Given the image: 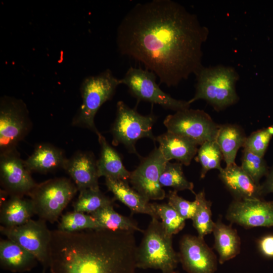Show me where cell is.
I'll list each match as a JSON object with an SVG mask.
<instances>
[{
    "label": "cell",
    "instance_id": "6da1fadb",
    "mask_svg": "<svg viewBox=\"0 0 273 273\" xmlns=\"http://www.w3.org/2000/svg\"><path fill=\"white\" fill-rule=\"evenodd\" d=\"M209 34L196 15L170 0L135 5L118 26L120 54L142 63L160 84L175 86L202 68V47Z\"/></svg>",
    "mask_w": 273,
    "mask_h": 273
},
{
    "label": "cell",
    "instance_id": "7a4b0ae2",
    "mask_svg": "<svg viewBox=\"0 0 273 273\" xmlns=\"http://www.w3.org/2000/svg\"><path fill=\"white\" fill-rule=\"evenodd\" d=\"M134 232L90 229L51 232V273H135Z\"/></svg>",
    "mask_w": 273,
    "mask_h": 273
},
{
    "label": "cell",
    "instance_id": "3957f363",
    "mask_svg": "<svg viewBox=\"0 0 273 273\" xmlns=\"http://www.w3.org/2000/svg\"><path fill=\"white\" fill-rule=\"evenodd\" d=\"M179 263L178 254L172 245V236L166 233L158 218L152 217L137 248L136 267L167 273L175 270Z\"/></svg>",
    "mask_w": 273,
    "mask_h": 273
},
{
    "label": "cell",
    "instance_id": "277c9868",
    "mask_svg": "<svg viewBox=\"0 0 273 273\" xmlns=\"http://www.w3.org/2000/svg\"><path fill=\"white\" fill-rule=\"evenodd\" d=\"M196 76V92L188 101L190 104L204 100L220 111L239 101L236 84L239 76L234 68L223 65L203 66Z\"/></svg>",
    "mask_w": 273,
    "mask_h": 273
},
{
    "label": "cell",
    "instance_id": "5b68a950",
    "mask_svg": "<svg viewBox=\"0 0 273 273\" xmlns=\"http://www.w3.org/2000/svg\"><path fill=\"white\" fill-rule=\"evenodd\" d=\"M120 84L121 80L109 69L84 78L80 86L82 102L72 124L88 128L98 135L100 132L94 122L96 114L104 103L112 98Z\"/></svg>",
    "mask_w": 273,
    "mask_h": 273
},
{
    "label": "cell",
    "instance_id": "8992f818",
    "mask_svg": "<svg viewBox=\"0 0 273 273\" xmlns=\"http://www.w3.org/2000/svg\"><path fill=\"white\" fill-rule=\"evenodd\" d=\"M70 179L59 177L37 184L29 195L35 214L39 218L53 223L78 192Z\"/></svg>",
    "mask_w": 273,
    "mask_h": 273
},
{
    "label": "cell",
    "instance_id": "52a82bcc",
    "mask_svg": "<svg viewBox=\"0 0 273 273\" xmlns=\"http://www.w3.org/2000/svg\"><path fill=\"white\" fill-rule=\"evenodd\" d=\"M156 119L152 113L141 115L123 102L118 101L116 118L111 128L112 144H122L129 152L138 155L135 148L138 140L147 138L156 141L152 131Z\"/></svg>",
    "mask_w": 273,
    "mask_h": 273
},
{
    "label": "cell",
    "instance_id": "ba28073f",
    "mask_svg": "<svg viewBox=\"0 0 273 273\" xmlns=\"http://www.w3.org/2000/svg\"><path fill=\"white\" fill-rule=\"evenodd\" d=\"M32 122L26 104L20 99L5 96L0 102V155L16 150L30 132Z\"/></svg>",
    "mask_w": 273,
    "mask_h": 273
},
{
    "label": "cell",
    "instance_id": "9c48e42d",
    "mask_svg": "<svg viewBox=\"0 0 273 273\" xmlns=\"http://www.w3.org/2000/svg\"><path fill=\"white\" fill-rule=\"evenodd\" d=\"M163 123L167 131L185 137L198 146L216 140L220 126L203 110L190 108L167 115Z\"/></svg>",
    "mask_w": 273,
    "mask_h": 273
},
{
    "label": "cell",
    "instance_id": "30bf717a",
    "mask_svg": "<svg viewBox=\"0 0 273 273\" xmlns=\"http://www.w3.org/2000/svg\"><path fill=\"white\" fill-rule=\"evenodd\" d=\"M156 77L154 73L147 69L131 67L120 80L121 84L126 85L130 95L139 101L158 104L175 111L190 108L189 101L173 98L161 90L156 82Z\"/></svg>",
    "mask_w": 273,
    "mask_h": 273
},
{
    "label": "cell",
    "instance_id": "8fae6325",
    "mask_svg": "<svg viewBox=\"0 0 273 273\" xmlns=\"http://www.w3.org/2000/svg\"><path fill=\"white\" fill-rule=\"evenodd\" d=\"M51 232L46 221L31 219L22 225L11 228L0 226L1 234L17 243L33 255L46 269L49 265Z\"/></svg>",
    "mask_w": 273,
    "mask_h": 273
},
{
    "label": "cell",
    "instance_id": "7c38bea8",
    "mask_svg": "<svg viewBox=\"0 0 273 273\" xmlns=\"http://www.w3.org/2000/svg\"><path fill=\"white\" fill-rule=\"evenodd\" d=\"M159 149L155 148L132 172L128 181L132 188L148 200H161L166 197L159 179L166 163Z\"/></svg>",
    "mask_w": 273,
    "mask_h": 273
},
{
    "label": "cell",
    "instance_id": "4fadbf2b",
    "mask_svg": "<svg viewBox=\"0 0 273 273\" xmlns=\"http://www.w3.org/2000/svg\"><path fill=\"white\" fill-rule=\"evenodd\" d=\"M0 183L10 197L29 196L37 185L16 150L0 155Z\"/></svg>",
    "mask_w": 273,
    "mask_h": 273
},
{
    "label": "cell",
    "instance_id": "5bb4252c",
    "mask_svg": "<svg viewBox=\"0 0 273 273\" xmlns=\"http://www.w3.org/2000/svg\"><path fill=\"white\" fill-rule=\"evenodd\" d=\"M225 218L245 229L273 226V201L262 199H236L230 204Z\"/></svg>",
    "mask_w": 273,
    "mask_h": 273
},
{
    "label": "cell",
    "instance_id": "9a60e30c",
    "mask_svg": "<svg viewBox=\"0 0 273 273\" xmlns=\"http://www.w3.org/2000/svg\"><path fill=\"white\" fill-rule=\"evenodd\" d=\"M179 263L187 273H214L217 259L204 239L191 235H184L179 241Z\"/></svg>",
    "mask_w": 273,
    "mask_h": 273
},
{
    "label": "cell",
    "instance_id": "2e32d148",
    "mask_svg": "<svg viewBox=\"0 0 273 273\" xmlns=\"http://www.w3.org/2000/svg\"><path fill=\"white\" fill-rule=\"evenodd\" d=\"M63 169L70 175L79 192L87 189H100L97 160L92 152H76L70 158H67Z\"/></svg>",
    "mask_w": 273,
    "mask_h": 273
},
{
    "label": "cell",
    "instance_id": "e0dca14e",
    "mask_svg": "<svg viewBox=\"0 0 273 273\" xmlns=\"http://www.w3.org/2000/svg\"><path fill=\"white\" fill-rule=\"evenodd\" d=\"M219 177L236 199H262L261 184L256 183L236 163L222 168Z\"/></svg>",
    "mask_w": 273,
    "mask_h": 273
},
{
    "label": "cell",
    "instance_id": "ac0fdd59",
    "mask_svg": "<svg viewBox=\"0 0 273 273\" xmlns=\"http://www.w3.org/2000/svg\"><path fill=\"white\" fill-rule=\"evenodd\" d=\"M156 141L167 162L175 159L186 166L190 164L198 149V145L193 141L167 131L157 136Z\"/></svg>",
    "mask_w": 273,
    "mask_h": 273
},
{
    "label": "cell",
    "instance_id": "d6986e66",
    "mask_svg": "<svg viewBox=\"0 0 273 273\" xmlns=\"http://www.w3.org/2000/svg\"><path fill=\"white\" fill-rule=\"evenodd\" d=\"M66 158L62 150L49 144L38 145L32 154L24 161L31 173H47L64 167Z\"/></svg>",
    "mask_w": 273,
    "mask_h": 273
},
{
    "label": "cell",
    "instance_id": "ffe728a7",
    "mask_svg": "<svg viewBox=\"0 0 273 273\" xmlns=\"http://www.w3.org/2000/svg\"><path fill=\"white\" fill-rule=\"evenodd\" d=\"M31 253L15 242L7 239L0 241V264L2 268L13 272L31 270L38 262Z\"/></svg>",
    "mask_w": 273,
    "mask_h": 273
},
{
    "label": "cell",
    "instance_id": "44dd1931",
    "mask_svg": "<svg viewBox=\"0 0 273 273\" xmlns=\"http://www.w3.org/2000/svg\"><path fill=\"white\" fill-rule=\"evenodd\" d=\"M105 182L114 199L128 207L132 213L146 214L158 218L149 200L131 188L128 180L105 178Z\"/></svg>",
    "mask_w": 273,
    "mask_h": 273
},
{
    "label": "cell",
    "instance_id": "7402d4cb",
    "mask_svg": "<svg viewBox=\"0 0 273 273\" xmlns=\"http://www.w3.org/2000/svg\"><path fill=\"white\" fill-rule=\"evenodd\" d=\"M98 137L101 148L100 157L97 160L99 177L128 181L130 172L125 167L119 153L100 132Z\"/></svg>",
    "mask_w": 273,
    "mask_h": 273
},
{
    "label": "cell",
    "instance_id": "603a6c76",
    "mask_svg": "<svg viewBox=\"0 0 273 273\" xmlns=\"http://www.w3.org/2000/svg\"><path fill=\"white\" fill-rule=\"evenodd\" d=\"M212 233L214 238L213 248L219 255L218 262L220 264L240 253L241 240L237 230L223 223L221 218L215 222Z\"/></svg>",
    "mask_w": 273,
    "mask_h": 273
},
{
    "label": "cell",
    "instance_id": "cb8c5ba5",
    "mask_svg": "<svg viewBox=\"0 0 273 273\" xmlns=\"http://www.w3.org/2000/svg\"><path fill=\"white\" fill-rule=\"evenodd\" d=\"M35 214L30 199L20 197H10L1 203L0 222L7 228L19 226L25 223Z\"/></svg>",
    "mask_w": 273,
    "mask_h": 273
},
{
    "label": "cell",
    "instance_id": "d4e9b609",
    "mask_svg": "<svg viewBox=\"0 0 273 273\" xmlns=\"http://www.w3.org/2000/svg\"><path fill=\"white\" fill-rule=\"evenodd\" d=\"M247 136L237 124L220 125L216 141L221 151L226 166L235 163L237 153L244 146Z\"/></svg>",
    "mask_w": 273,
    "mask_h": 273
},
{
    "label": "cell",
    "instance_id": "484cf974",
    "mask_svg": "<svg viewBox=\"0 0 273 273\" xmlns=\"http://www.w3.org/2000/svg\"><path fill=\"white\" fill-rule=\"evenodd\" d=\"M90 215L103 229L142 233L144 231L138 226L134 220L116 212L113 204L104 207Z\"/></svg>",
    "mask_w": 273,
    "mask_h": 273
},
{
    "label": "cell",
    "instance_id": "4316f807",
    "mask_svg": "<svg viewBox=\"0 0 273 273\" xmlns=\"http://www.w3.org/2000/svg\"><path fill=\"white\" fill-rule=\"evenodd\" d=\"M197 206L192 218L193 225L198 233V236L204 237L213 232L215 222L212 219L211 202L206 199L205 193L202 190L195 194Z\"/></svg>",
    "mask_w": 273,
    "mask_h": 273
},
{
    "label": "cell",
    "instance_id": "83f0119b",
    "mask_svg": "<svg viewBox=\"0 0 273 273\" xmlns=\"http://www.w3.org/2000/svg\"><path fill=\"white\" fill-rule=\"evenodd\" d=\"M182 166L178 162H166L160 176V184L162 188L171 187L177 192L188 190L195 195L194 184L187 179Z\"/></svg>",
    "mask_w": 273,
    "mask_h": 273
},
{
    "label": "cell",
    "instance_id": "f1b7e54d",
    "mask_svg": "<svg viewBox=\"0 0 273 273\" xmlns=\"http://www.w3.org/2000/svg\"><path fill=\"white\" fill-rule=\"evenodd\" d=\"M79 192L73 203V211L90 214L98 210L113 204V200L100 190L87 189Z\"/></svg>",
    "mask_w": 273,
    "mask_h": 273
},
{
    "label": "cell",
    "instance_id": "f546056e",
    "mask_svg": "<svg viewBox=\"0 0 273 273\" xmlns=\"http://www.w3.org/2000/svg\"><path fill=\"white\" fill-rule=\"evenodd\" d=\"M222 159L223 156L216 140L206 141L200 146L195 160L201 166L200 178H204L210 170H221Z\"/></svg>",
    "mask_w": 273,
    "mask_h": 273
},
{
    "label": "cell",
    "instance_id": "4dcf8cb0",
    "mask_svg": "<svg viewBox=\"0 0 273 273\" xmlns=\"http://www.w3.org/2000/svg\"><path fill=\"white\" fill-rule=\"evenodd\" d=\"M58 228V230L66 232L103 229L90 214L75 211L62 215Z\"/></svg>",
    "mask_w": 273,
    "mask_h": 273
},
{
    "label": "cell",
    "instance_id": "1f68e13d",
    "mask_svg": "<svg viewBox=\"0 0 273 273\" xmlns=\"http://www.w3.org/2000/svg\"><path fill=\"white\" fill-rule=\"evenodd\" d=\"M151 204L157 217L161 219L162 225L168 235L172 236L184 229L186 220L168 203Z\"/></svg>",
    "mask_w": 273,
    "mask_h": 273
},
{
    "label": "cell",
    "instance_id": "d6a6232c",
    "mask_svg": "<svg viewBox=\"0 0 273 273\" xmlns=\"http://www.w3.org/2000/svg\"><path fill=\"white\" fill-rule=\"evenodd\" d=\"M240 166L256 183L258 184H260V179L267 175L269 169L263 157L254 154L245 148L243 150Z\"/></svg>",
    "mask_w": 273,
    "mask_h": 273
},
{
    "label": "cell",
    "instance_id": "836d02e7",
    "mask_svg": "<svg viewBox=\"0 0 273 273\" xmlns=\"http://www.w3.org/2000/svg\"><path fill=\"white\" fill-rule=\"evenodd\" d=\"M272 136L268 127L258 129L246 138L243 148L263 157Z\"/></svg>",
    "mask_w": 273,
    "mask_h": 273
},
{
    "label": "cell",
    "instance_id": "e575fe53",
    "mask_svg": "<svg viewBox=\"0 0 273 273\" xmlns=\"http://www.w3.org/2000/svg\"><path fill=\"white\" fill-rule=\"evenodd\" d=\"M168 203L185 220L192 219L196 210L197 201H188L177 194L174 190L170 191L167 195Z\"/></svg>",
    "mask_w": 273,
    "mask_h": 273
},
{
    "label": "cell",
    "instance_id": "d590c367",
    "mask_svg": "<svg viewBox=\"0 0 273 273\" xmlns=\"http://www.w3.org/2000/svg\"><path fill=\"white\" fill-rule=\"evenodd\" d=\"M257 247L260 254L265 258H273V234H269L260 238Z\"/></svg>",
    "mask_w": 273,
    "mask_h": 273
},
{
    "label": "cell",
    "instance_id": "8d00e7d4",
    "mask_svg": "<svg viewBox=\"0 0 273 273\" xmlns=\"http://www.w3.org/2000/svg\"><path fill=\"white\" fill-rule=\"evenodd\" d=\"M265 179L261 184V188L263 196L269 193H273V165L265 176Z\"/></svg>",
    "mask_w": 273,
    "mask_h": 273
},
{
    "label": "cell",
    "instance_id": "74e56055",
    "mask_svg": "<svg viewBox=\"0 0 273 273\" xmlns=\"http://www.w3.org/2000/svg\"><path fill=\"white\" fill-rule=\"evenodd\" d=\"M162 273V272H161ZM167 273H179V272L177 271H175V270H173V271H172L171 272H167Z\"/></svg>",
    "mask_w": 273,
    "mask_h": 273
},
{
    "label": "cell",
    "instance_id": "f35d334b",
    "mask_svg": "<svg viewBox=\"0 0 273 273\" xmlns=\"http://www.w3.org/2000/svg\"><path fill=\"white\" fill-rule=\"evenodd\" d=\"M45 270H46V269H43V271L42 273H44Z\"/></svg>",
    "mask_w": 273,
    "mask_h": 273
}]
</instances>
